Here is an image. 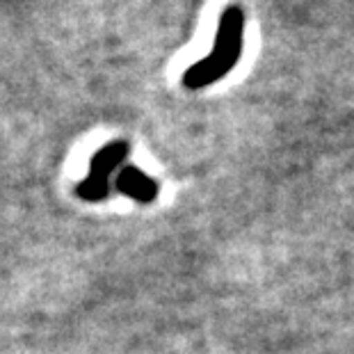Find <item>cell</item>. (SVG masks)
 Returning a JSON list of instances; mask_svg holds the SVG:
<instances>
[{
    "label": "cell",
    "instance_id": "3957f363",
    "mask_svg": "<svg viewBox=\"0 0 354 354\" xmlns=\"http://www.w3.org/2000/svg\"><path fill=\"white\" fill-rule=\"evenodd\" d=\"M117 190L135 201L149 203L158 194V183L138 167H124L117 176Z\"/></svg>",
    "mask_w": 354,
    "mask_h": 354
},
{
    "label": "cell",
    "instance_id": "6da1fadb",
    "mask_svg": "<svg viewBox=\"0 0 354 354\" xmlns=\"http://www.w3.org/2000/svg\"><path fill=\"white\" fill-rule=\"evenodd\" d=\"M240 48H243V12H240L238 7H229L220 19L215 46L210 50V55L203 57L201 62L192 64L190 69L185 71V76H183L185 87L199 89V87L210 85V82L220 80L224 73H229L231 66L238 62Z\"/></svg>",
    "mask_w": 354,
    "mask_h": 354
},
{
    "label": "cell",
    "instance_id": "7a4b0ae2",
    "mask_svg": "<svg viewBox=\"0 0 354 354\" xmlns=\"http://www.w3.org/2000/svg\"><path fill=\"white\" fill-rule=\"evenodd\" d=\"M128 156V145L122 140L112 142V145L103 147L101 151H96L92 158V165H89V174L87 178H82L76 194L85 201H101L108 197V180L112 176L119 165L126 160Z\"/></svg>",
    "mask_w": 354,
    "mask_h": 354
}]
</instances>
